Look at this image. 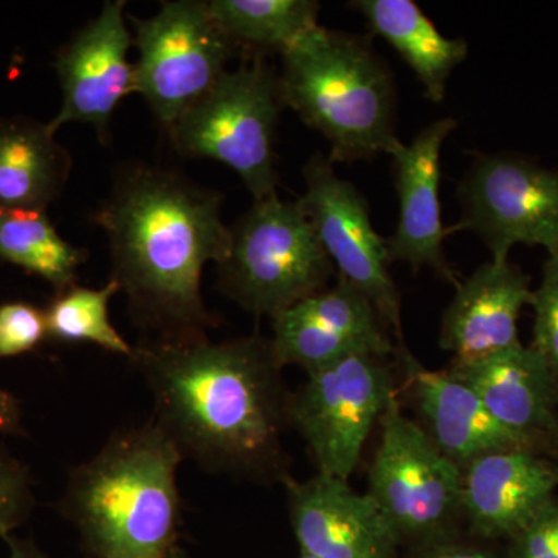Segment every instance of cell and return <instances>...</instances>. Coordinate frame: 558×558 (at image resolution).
<instances>
[{"mask_svg":"<svg viewBox=\"0 0 558 558\" xmlns=\"http://www.w3.org/2000/svg\"><path fill=\"white\" fill-rule=\"evenodd\" d=\"M130 360L153 395L154 424L183 459L233 478H290V395L270 340H148Z\"/></svg>","mask_w":558,"mask_h":558,"instance_id":"cell-1","label":"cell"},{"mask_svg":"<svg viewBox=\"0 0 558 558\" xmlns=\"http://www.w3.org/2000/svg\"><path fill=\"white\" fill-rule=\"evenodd\" d=\"M92 219L108 236L110 279L150 340L207 337L202 271L226 259L231 241L218 191L159 165H126Z\"/></svg>","mask_w":558,"mask_h":558,"instance_id":"cell-2","label":"cell"},{"mask_svg":"<svg viewBox=\"0 0 558 558\" xmlns=\"http://www.w3.org/2000/svg\"><path fill=\"white\" fill-rule=\"evenodd\" d=\"M178 447L154 422L117 432L58 502L90 558H167L180 523Z\"/></svg>","mask_w":558,"mask_h":558,"instance_id":"cell-3","label":"cell"},{"mask_svg":"<svg viewBox=\"0 0 558 558\" xmlns=\"http://www.w3.org/2000/svg\"><path fill=\"white\" fill-rule=\"evenodd\" d=\"M282 57L284 108L329 143L332 163L389 154L396 135V87L369 40L318 25Z\"/></svg>","mask_w":558,"mask_h":558,"instance_id":"cell-4","label":"cell"},{"mask_svg":"<svg viewBox=\"0 0 558 558\" xmlns=\"http://www.w3.org/2000/svg\"><path fill=\"white\" fill-rule=\"evenodd\" d=\"M284 108L279 73L264 57L245 58L227 70L170 130L172 145L186 159L220 161L259 201L277 193L275 135Z\"/></svg>","mask_w":558,"mask_h":558,"instance_id":"cell-5","label":"cell"},{"mask_svg":"<svg viewBox=\"0 0 558 558\" xmlns=\"http://www.w3.org/2000/svg\"><path fill=\"white\" fill-rule=\"evenodd\" d=\"M219 286L255 315H275L325 290L333 266L299 202L255 201L231 229Z\"/></svg>","mask_w":558,"mask_h":558,"instance_id":"cell-6","label":"cell"},{"mask_svg":"<svg viewBox=\"0 0 558 558\" xmlns=\"http://www.w3.org/2000/svg\"><path fill=\"white\" fill-rule=\"evenodd\" d=\"M381 436L366 494L400 543L414 546L453 535L461 513L462 469L435 446L399 399L380 417Z\"/></svg>","mask_w":558,"mask_h":558,"instance_id":"cell-7","label":"cell"},{"mask_svg":"<svg viewBox=\"0 0 558 558\" xmlns=\"http://www.w3.org/2000/svg\"><path fill=\"white\" fill-rule=\"evenodd\" d=\"M396 398L388 357L352 355L307 374L290 395L289 424L310 447L318 473L348 481L371 429Z\"/></svg>","mask_w":558,"mask_h":558,"instance_id":"cell-8","label":"cell"},{"mask_svg":"<svg viewBox=\"0 0 558 558\" xmlns=\"http://www.w3.org/2000/svg\"><path fill=\"white\" fill-rule=\"evenodd\" d=\"M130 20L138 49L135 92L170 131L218 83L236 49L201 0L163 2L153 17Z\"/></svg>","mask_w":558,"mask_h":558,"instance_id":"cell-9","label":"cell"},{"mask_svg":"<svg viewBox=\"0 0 558 558\" xmlns=\"http://www.w3.org/2000/svg\"><path fill=\"white\" fill-rule=\"evenodd\" d=\"M461 220L453 231H472L506 263L513 245L558 247V170L515 154L476 157L458 190Z\"/></svg>","mask_w":558,"mask_h":558,"instance_id":"cell-10","label":"cell"},{"mask_svg":"<svg viewBox=\"0 0 558 558\" xmlns=\"http://www.w3.org/2000/svg\"><path fill=\"white\" fill-rule=\"evenodd\" d=\"M303 175L306 190L296 202L319 244L341 281L354 286L373 303L403 347L400 296L389 274L388 242L374 230L368 202L337 174L329 157H311Z\"/></svg>","mask_w":558,"mask_h":558,"instance_id":"cell-11","label":"cell"},{"mask_svg":"<svg viewBox=\"0 0 558 558\" xmlns=\"http://www.w3.org/2000/svg\"><path fill=\"white\" fill-rule=\"evenodd\" d=\"M271 319L270 347L282 368L300 366L311 374L352 355L389 357L398 352L373 303L341 279Z\"/></svg>","mask_w":558,"mask_h":558,"instance_id":"cell-12","label":"cell"},{"mask_svg":"<svg viewBox=\"0 0 558 558\" xmlns=\"http://www.w3.org/2000/svg\"><path fill=\"white\" fill-rule=\"evenodd\" d=\"M124 0H108L101 13L58 51L54 70L62 90L54 132L68 123L90 124L101 140L124 98L135 92V64L128 60L134 39L124 20Z\"/></svg>","mask_w":558,"mask_h":558,"instance_id":"cell-13","label":"cell"},{"mask_svg":"<svg viewBox=\"0 0 558 558\" xmlns=\"http://www.w3.org/2000/svg\"><path fill=\"white\" fill-rule=\"evenodd\" d=\"M301 554L314 558H398L399 538L377 502L348 481L317 473L286 481Z\"/></svg>","mask_w":558,"mask_h":558,"instance_id":"cell-14","label":"cell"},{"mask_svg":"<svg viewBox=\"0 0 558 558\" xmlns=\"http://www.w3.org/2000/svg\"><path fill=\"white\" fill-rule=\"evenodd\" d=\"M458 121L447 117L424 128L410 145L399 142L392 157L399 197L398 227L388 238L391 263L410 264L414 270L428 267L457 286L458 279L444 252L447 230L440 220V149L457 130Z\"/></svg>","mask_w":558,"mask_h":558,"instance_id":"cell-15","label":"cell"},{"mask_svg":"<svg viewBox=\"0 0 558 558\" xmlns=\"http://www.w3.org/2000/svg\"><path fill=\"white\" fill-rule=\"evenodd\" d=\"M558 468L538 451H492L462 468L461 513L473 537L510 539L554 499Z\"/></svg>","mask_w":558,"mask_h":558,"instance_id":"cell-16","label":"cell"},{"mask_svg":"<svg viewBox=\"0 0 558 558\" xmlns=\"http://www.w3.org/2000/svg\"><path fill=\"white\" fill-rule=\"evenodd\" d=\"M402 357L403 388L416 409L421 427L459 468L492 451L535 450L492 416L483 400L449 369L424 368L405 347Z\"/></svg>","mask_w":558,"mask_h":558,"instance_id":"cell-17","label":"cell"},{"mask_svg":"<svg viewBox=\"0 0 558 558\" xmlns=\"http://www.w3.org/2000/svg\"><path fill=\"white\" fill-rule=\"evenodd\" d=\"M531 278L509 260H488L457 284L440 325L439 347L453 363L476 362L520 344L519 318L531 306Z\"/></svg>","mask_w":558,"mask_h":558,"instance_id":"cell-18","label":"cell"},{"mask_svg":"<svg viewBox=\"0 0 558 558\" xmlns=\"http://www.w3.org/2000/svg\"><path fill=\"white\" fill-rule=\"evenodd\" d=\"M449 371L476 392L499 424L534 449L558 439L557 388L531 347L520 343L476 362L451 363Z\"/></svg>","mask_w":558,"mask_h":558,"instance_id":"cell-19","label":"cell"},{"mask_svg":"<svg viewBox=\"0 0 558 558\" xmlns=\"http://www.w3.org/2000/svg\"><path fill=\"white\" fill-rule=\"evenodd\" d=\"M49 123L0 119V209L46 211L60 199L73 161Z\"/></svg>","mask_w":558,"mask_h":558,"instance_id":"cell-20","label":"cell"},{"mask_svg":"<svg viewBox=\"0 0 558 558\" xmlns=\"http://www.w3.org/2000/svg\"><path fill=\"white\" fill-rule=\"evenodd\" d=\"M349 7L365 17L374 35L398 51L416 73L429 101L446 98L451 73L468 58L464 39L444 36L413 0H355Z\"/></svg>","mask_w":558,"mask_h":558,"instance_id":"cell-21","label":"cell"},{"mask_svg":"<svg viewBox=\"0 0 558 558\" xmlns=\"http://www.w3.org/2000/svg\"><path fill=\"white\" fill-rule=\"evenodd\" d=\"M208 9L236 51L266 58L317 28L322 7L314 0H211Z\"/></svg>","mask_w":558,"mask_h":558,"instance_id":"cell-22","label":"cell"},{"mask_svg":"<svg viewBox=\"0 0 558 558\" xmlns=\"http://www.w3.org/2000/svg\"><path fill=\"white\" fill-rule=\"evenodd\" d=\"M0 259L43 278L58 293L76 284L87 252L65 241L46 211L0 209Z\"/></svg>","mask_w":558,"mask_h":558,"instance_id":"cell-23","label":"cell"},{"mask_svg":"<svg viewBox=\"0 0 558 558\" xmlns=\"http://www.w3.org/2000/svg\"><path fill=\"white\" fill-rule=\"evenodd\" d=\"M119 284L109 279L101 289L78 284L58 292L46 311L47 337L61 343H90L113 354L131 359L134 348L110 323L109 303Z\"/></svg>","mask_w":558,"mask_h":558,"instance_id":"cell-24","label":"cell"},{"mask_svg":"<svg viewBox=\"0 0 558 558\" xmlns=\"http://www.w3.org/2000/svg\"><path fill=\"white\" fill-rule=\"evenodd\" d=\"M548 253L542 282L537 290H532L534 339L531 348L545 362L558 395V247Z\"/></svg>","mask_w":558,"mask_h":558,"instance_id":"cell-25","label":"cell"},{"mask_svg":"<svg viewBox=\"0 0 558 558\" xmlns=\"http://www.w3.org/2000/svg\"><path fill=\"white\" fill-rule=\"evenodd\" d=\"M46 339V311L27 301L0 304V359L27 354Z\"/></svg>","mask_w":558,"mask_h":558,"instance_id":"cell-26","label":"cell"},{"mask_svg":"<svg viewBox=\"0 0 558 558\" xmlns=\"http://www.w3.org/2000/svg\"><path fill=\"white\" fill-rule=\"evenodd\" d=\"M35 502L31 472L0 449V538L9 537L31 517Z\"/></svg>","mask_w":558,"mask_h":558,"instance_id":"cell-27","label":"cell"},{"mask_svg":"<svg viewBox=\"0 0 558 558\" xmlns=\"http://www.w3.org/2000/svg\"><path fill=\"white\" fill-rule=\"evenodd\" d=\"M502 558H558L557 498L509 539L508 553Z\"/></svg>","mask_w":558,"mask_h":558,"instance_id":"cell-28","label":"cell"},{"mask_svg":"<svg viewBox=\"0 0 558 558\" xmlns=\"http://www.w3.org/2000/svg\"><path fill=\"white\" fill-rule=\"evenodd\" d=\"M410 558H502L494 549L481 545V543L465 542L457 535H449L414 546Z\"/></svg>","mask_w":558,"mask_h":558,"instance_id":"cell-29","label":"cell"},{"mask_svg":"<svg viewBox=\"0 0 558 558\" xmlns=\"http://www.w3.org/2000/svg\"><path fill=\"white\" fill-rule=\"evenodd\" d=\"M0 433H7V435L22 433L20 402L2 388H0Z\"/></svg>","mask_w":558,"mask_h":558,"instance_id":"cell-30","label":"cell"},{"mask_svg":"<svg viewBox=\"0 0 558 558\" xmlns=\"http://www.w3.org/2000/svg\"><path fill=\"white\" fill-rule=\"evenodd\" d=\"M3 542L9 546V558H50L31 539L20 538L11 534L3 538Z\"/></svg>","mask_w":558,"mask_h":558,"instance_id":"cell-31","label":"cell"},{"mask_svg":"<svg viewBox=\"0 0 558 558\" xmlns=\"http://www.w3.org/2000/svg\"><path fill=\"white\" fill-rule=\"evenodd\" d=\"M167 558H185V556H183L182 550L174 548Z\"/></svg>","mask_w":558,"mask_h":558,"instance_id":"cell-32","label":"cell"},{"mask_svg":"<svg viewBox=\"0 0 558 558\" xmlns=\"http://www.w3.org/2000/svg\"><path fill=\"white\" fill-rule=\"evenodd\" d=\"M299 558H314V557L306 556V554H300V557H299Z\"/></svg>","mask_w":558,"mask_h":558,"instance_id":"cell-33","label":"cell"}]
</instances>
